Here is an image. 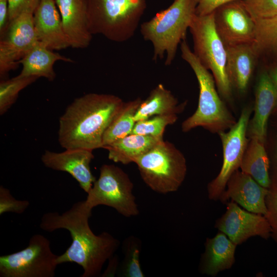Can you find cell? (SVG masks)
<instances>
[{"instance_id":"74e56055","label":"cell","mask_w":277,"mask_h":277,"mask_svg":"<svg viewBox=\"0 0 277 277\" xmlns=\"http://www.w3.org/2000/svg\"><path fill=\"white\" fill-rule=\"evenodd\" d=\"M273 113H277V102H276V105L273 110V112H272Z\"/></svg>"},{"instance_id":"d4e9b609","label":"cell","mask_w":277,"mask_h":277,"mask_svg":"<svg viewBox=\"0 0 277 277\" xmlns=\"http://www.w3.org/2000/svg\"><path fill=\"white\" fill-rule=\"evenodd\" d=\"M141 101V98L137 97L124 102L104 133L103 148L131 133L135 123L134 116Z\"/></svg>"},{"instance_id":"2e32d148","label":"cell","mask_w":277,"mask_h":277,"mask_svg":"<svg viewBox=\"0 0 277 277\" xmlns=\"http://www.w3.org/2000/svg\"><path fill=\"white\" fill-rule=\"evenodd\" d=\"M56 7L54 0H41L33 13L37 39L51 50L71 47Z\"/></svg>"},{"instance_id":"cb8c5ba5","label":"cell","mask_w":277,"mask_h":277,"mask_svg":"<svg viewBox=\"0 0 277 277\" xmlns=\"http://www.w3.org/2000/svg\"><path fill=\"white\" fill-rule=\"evenodd\" d=\"M240 166L241 171L252 176L260 185L269 189L271 179L270 161L264 143L256 138L250 139Z\"/></svg>"},{"instance_id":"7c38bea8","label":"cell","mask_w":277,"mask_h":277,"mask_svg":"<svg viewBox=\"0 0 277 277\" xmlns=\"http://www.w3.org/2000/svg\"><path fill=\"white\" fill-rule=\"evenodd\" d=\"M215 28L225 46L252 44L255 22L242 1L226 3L214 11Z\"/></svg>"},{"instance_id":"f546056e","label":"cell","mask_w":277,"mask_h":277,"mask_svg":"<svg viewBox=\"0 0 277 277\" xmlns=\"http://www.w3.org/2000/svg\"><path fill=\"white\" fill-rule=\"evenodd\" d=\"M242 2L254 20L277 16V0H242Z\"/></svg>"},{"instance_id":"52a82bcc","label":"cell","mask_w":277,"mask_h":277,"mask_svg":"<svg viewBox=\"0 0 277 277\" xmlns=\"http://www.w3.org/2000/svg\"><path fill=\"white\" fill-rule=\"evenodd\" d=\"M189 28L193 41V53L211 71L221 96L229 100L232 87L226 72V49L215 28L214 12L204 16L196 14Z\"/></svg>"},{"instance_id":"7a4b0ae2","label":"cell","mask_w":277,"mask_h":277,"mask_svg":"<svg viewBox=\"0 0 277 277\" xmlns=\"http://www.w3.org/2000/svg\"><path fill=\"white\" fill-rule=\"evenodd\" d=\"M124 102L109 94L90 93L75 98L59 120L58 140L65 149L103 148V138Z\"/></svg>"},{"instance_id":"8fae6325","label":"cell","mask_w":277,"mask_h":277,"mask_svg":"<svg viewBox=\"0 0 277 277\" xmlns=\"http://www.w3.org/2000/svg\"><path fill=\"white\" fill-rule=\"evenodd\" d=\"M33 13L24 12L10 22L1 36L0 73L14 69L21 60L37 43Z\"/></svg>"},{"instance_id":"7402d4cb","label":"cell","mask_w":277,"mask_h":277,"mask_svg":"<svg viewBox=\"0 0 277 277\" xmlns=\"http://www.w3.org/2000/svg\"><path fill=\"white\" fill-rule=\"evenodd\" d=\"M163 140L162 137L131 133L103 148L108 150L109 160L127 165L134 163L137 158Z\"/></svg>"},{"instance_id":"ac0fdd59","label":"cell","mask_w":277,"mask_h":277,"mask_svg":"<svg viewBox=\"0 0 277 277\" xmlns=\"http://www.w3.org/2000/svg\"><path fill=\"white\" fill-rule=\"evenodd\" d=\"M277 102V94L268 72L261 73L256 86L254 115L249 121L247 135L265 143L269 117Z\"/></svg>"},{"instance_id":"603a6c76","label":"cell","mask_w":277,"mask_h":277,"mask_svg":"<svg viewBox=\"0 0 277 277\" xmlns=\"http://www.w3.org/2000/svg\"><path fill=\"white\" fill-rule=\"evenodd\" d=\"M187 104H179L177 99L161 84L150 92L145 100H142L134 116L135 122L144 120L157 115L178 114Z\"/></svg>"},{"instance_id":"d6986e66","label":"cell","mask_w":277,"mask_h":277,"mask_svg":"<svg viewBox=\"0 0 277 277\" xmlns=\"http://www.w3.org/2000/svg\"><path fill=\"white\" fill-rule=\"evenodd\" d=\"M237 246L221 231L213 238H207L199 266L200 273L215 276L219 272L230 269L235 262Z\"/></svg>"},{"instance_id":"e0dca14e","label":"cell","mask_w":277,"mask_h":277,"mask_svg":"<svg viewBox=\"0 0 277 277\" xmlns=\"http://www.w3.org/2000/svg\"><path fill=\"white\" fill-rule=\"evenodd\" d=\"M60 11L64 31L71 47H87L92 34L88 26L86 0H54Z\"/></svg>"},{"instance_id":"9c48e42d","label":"cell","mask_w":277,"mask_h":277,"mask_svg":"<svg viewBox=\"0 0 277 277\" xmlns=\"http://www.w3.org/2000/svg\"><path fill=\"white\" fill-rule=\"evenodd\" d=\"M58 256L47 238L34 234L25 249L0 256V276L54 277Z\"/></svg>"},{"instance_id":"f1b7e54d","label":"cell","mask_w":277,"mask_h":277,"mask_svg":"<svg viewBox=\"0 0 277 277\" xmlns=\"http://www.w3.org/2000/svg\"><path fill=\"white\" fill-rule=\"evenodd\" d=\"M177 118V114H171L155 115L137 121L131 133L163 137L166 127L175 123Z\"/></svg>"},{"instance_id":"ffe728a7","label":"cell","mask_w":277,"mask_h":277,"mask_svg":"<svg viewBox=\"0 0 277 277\" xmlns=\"http://www.w3.org/2000/svg\"><path fill=\"white\" fill-rule=\"evenodd\" d=\"M226 72L232 87L241 93L248 86L259 56L252 44L226 46Z\"/></svg>"},{"instance_id":"4316f807","label":"cell","mask_w":277,"mask_h":277,"mask_svg":"<svg viewBox=\"0 0 277 277\" xmlns=\"http://www.w3.org/2000/svg\"><path fill=\"white\" fill-rule=\"evenodd\" d=\"M124 258L120 267L119 274L125 277H144L140 256L141 242L138 238L130 236L124 242Z\"/></svg>"},{"instance_id":"d6a6232c","label":"cell","mask_w":277,"mask_h":277,"mask_svg":"<svg viewBox=\"0 0 277 277\" xmlns=\"http://www.w3.org/2000/svg\"><path fill=\"white\" fill-rule=\"evenodd\" d=\"M41 0H7L9 23L24 12L34 13Z\"/></svg>"},{"instance_id":"8d00e7d4","label":"cell","mask_w":277,"mask_h":277,"mask_svg":"<svg viewBox=\"0 0 277 277\" xmlns=\"http://www.w3.org/2000/svg\"><path fill=\"white\" fill-rule=\"evenodd\" d=\"M268 73L277 94V63L272 66Z\"/></svg>"},{"instance_id":"3957f363","label":"cell","mask_w":277,"mask_h":277,"mask_svg":"<svg viewBox=\"0 0 277 277\" xmlns=\"http://www.w3.org/2000/svg\"><path fill=\"white\" fill-rule=\"evenodd\" d=\"M180 47L182 57L193 70L199 86L197 109L182 123V131L187 132L202 127L219 134L229 129L236 121L219 96L213 75L191 51L185 39L181 43Z\"/></svg>"},{"instance_id":"4dcf8cb0","label":"cell","mask_w":277,"mask_h":277,"mask_svg":"<svg viewBox=\"0 0 277 277\" xmlns=\"http://www.w3.org/2000/svg\"><path fill=\"white\" fill-rule=\"evenodd\" d=\"M29 205L28 201L16 200L8 189L0 186V215L8 212L22 214Z\"/></svg>"},{"instance_id":"30bf717a","label":"cell","mask_w":277,"mask_h":277,"mask_svg":"<svg viewBox=\"0 0 277 277\" xmlns=\"http://www.w3.org/2000/svg\"><path fill=\"white\" fill-rule=\"evenodd\" d=\"M252 111L251 106L244 108L236 123L227 132L219 134L223 153V164L217 175L207 185L208 197L219 200L227 182L239 168L248 144L247 130Z\"/></svg>"},{"instance_id":"e575fe53","label":"cell","mask_w":277,"mask_h":277,"mask_svg":"<svg viewBox=\"0 0 277 277\" xmlns=\"http://www.w3.org/2000/svg\"><path fill=\"white\" fill-rule=\"evenodd\" d=\"M8 4L7 0H0V33L6 32L9 26Z\"/></svg>"},{"instance_id":"d590c367","label":"cell","mask_w":277,"mask_h":277,"mask_svg":"<svg viewBox=\"0 0 277 277\" xmlns=\"http://www.w3.org/2000/svg\"><path fill=\"white\" fill-rule=\"evenodd\" d=\"M108 261L107 269L103 274H101V276H113L118 271L119 264L118 255L114 254Z\"/></svg>"},{"instance_id":"6da1fadb","label":"cell","mask_w":277,"mask_h":277,"mask_svg":"<svg viewBox=\"0 0 277 277\" xmlns=\"http://www.w3.org/2000/svg\"><path fill=\"white\" fill-rule=\"evenodd\" d=\"M92 210L85 200L78 201L61 214L57 212L44 214L39 225L47 232L59 229L69 231L71 244L58 255L57 263L78 264L83 269L81 277L101 276L105 263L115 254L120 245L119 240L107 232L98 235L93 232L89 224Z\"/></svg>"},{"instance_id":"5b68a950","label":"cell","mask_w":277,"mask_h":277,"mask_svg":"<svg viewBox=\"0 0 277 277\" xmlns=\"http://www.w3.org/2000/svg\"><path fill=\"white\" fill-rule=\"evenodd\" d=\"M92 34L116 42L131 38L146 8V0H86Z\"/></svg>"},{"instance_id":"277c9868","label":"cell","mask_w":277,"mask_h":277,"mask_svg":"<svg viewBox=\"0 0 277 277\" xmlns=\"http://www.w3.org/2000/svg\"><path fill=\"white\" fill-rule=\"evenodd\" d=\"M196 8V0H174L167 9L141 25L144 39L153 46V60L162 59L165 55V65L171 64L179 44L186 39Z\"/></svg>"},{"instance_id":"ba28073f","label":"cell","mask_w":277,"mask_h":277,"mask_svg":"<svg viewBox=\"0 0 277 277\" xmlns=\"http://www.w3.org/2000/svg\"><path fill=\"white\" fill-rule=\"evenodd\" d=\"M133 189L132 181L123 169L113 164H104L100 169L98 178L87 193L85 202L92 209L105 205L125 217L136 216L140 212Z\"/></svg>"},{"instance_id":"9a60e30c","label":"cell","mask_w":277,"mask_h":277,"mask_svg":"<svg viewBox=\"0 0 277 277\" xmlns=\"http://www.w3.org/2000/svg\"><path fill=\"white\" fill-rule=\"evenodd\" d=\"M268 192L269 189L260 185L250 175L237 170L229 179L219 200L225 204L230 200L248 211L265 215V200Z\"/></svg>"},{"instance_id":"83f0119b","label":"cell","mask_w":277,"mask_h":277,"mask_svg":"<svg viewBox=\"0 0 277 277\" xmlns=\"http://www.w3.org/2000/svg\"><path fill=\"white\" fill-rule=\"evenodd\" d=\"M36 76H16L0 83V114L3 115L15 102L19 92L35 82Z\"/></svg>"},{"instance_id":"5bb4252c","label":"cell","mask_w":277,"mask_h":277,"mask_svg":"<svg viewBox=\"0 0 277 277\" xmlns=\"http://www.w3.org/2000/svg\"><path fill=\"white\" fill-rule=\"evenodd\" d=\"M92 151L82 148L68 149L59 153L46 150L41 160L47 168L69 173L87 193L96 180L90 166L94 158Z\"/></svg>"},{"instance_id":"44dd1931","label":"cell","mask_w":277,"mask_h":277,"mask_svg":"<svg viewBox=\"0 0 277 277\" xmlns=\"http://www.w3.org/2000/svg\"><path fill=\"white\" fill-rule=\"evenodd\" d=\"M57 61L72 62L69 58L52 52L38 41L18 62L22 65V69L18 75L21 77H43L49 81H53L56 76L53 65Z\"/></svg>"},{"instance_id":"484cf974","label":"cell","mask_w":277,"mask_h":277,"mask_svg":"<svg viewBox=\"0 0 277 277\" xmlns=\"http://www.w3.org/2000/svg\"><path fill=\"white\" fill-rule=\"evenodd\" d=\"M254 21L255 34L252 44L258 56L265 54L277 58V16Z\"/></svg>"},{"instance_id":"8992f818","label":"cell","mask_w":277,"mask_h":277,"mask_svg":"<svg viewBox=\"0 0 277 277\" xmlns=\"http://www.w3.org/2000/svg\"><path fill=\"white\" fill-rule=\"evenodd\" d=\"M134 163L144 183L161 194L177 191L187 173L184 155L172 143L164 140L137 158Z\"/></svg>"},{"instance_id":"4fadbf2b","label":"cell","mask_w":277,"mask_h":277,"mask_svg":"<svg viewBox=\"0 0 277 277\" xmlns=\"http://www.w3.org/2000/svg\"><path fill=\"white\" fill-rule=\"evenodd\" d=\"M215 227L237 245L252 236H271V227L264 215L243 209L231 201L227 202L226 210L216 220Z\"/></svg>"},{"instance_id":"1f68e13d","label":"cell","mask_w":277,"mask_h":277,"mask_svg":"<svg viewBox=\"0 0 277 277\" xmlns=\"http://www.w3.org/2000/svg\"><path fill=\"white\" fill-rule=\"evenodd\" d=\"M265 203L267 212L264 216L271 227V236L277 242V187L269 189Z\"/></svg>"},{"instance_id":"836d02e7","label":"cell","mask_w":277,"mask_h":277,"mask_svg":"<svg viewBox=\"0 0 277 277\" xmlns=\"http://www.w3.org/2000/svg\"><path fill=\"white\" fill-rule=\"evenodd\" d=\"M235 1L242 0H196V14L199 16L210 14L220 6Z\"/></svg>"}]
</instances>
